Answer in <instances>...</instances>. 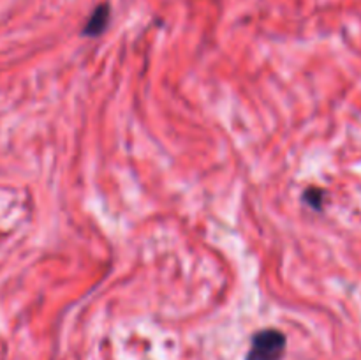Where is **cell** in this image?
<instances>
[{"label":"cell","instance_id":"1","mask_svg":"<svg viewBox=\"0 0 361 360\" xmlns=\"http://www.w3.org/2000/svg\"><path fill=\"white\" fill-rule=\"evenodd\" d=\"M288 348L284 332L277 328H263L250 339L247 360H282Z\"/></svg>","mask_w":361,"mask_h":360},{"label":"cell","instance_id":"2","mask_svg":"<svg viewBox=\"0 0 361 360\" xmlns=\"http://www.w3.org/2000/svg\"><path fill=\"white\" fill-rule=\"evenodd\" d=\"M109 16H111V9H109L108 4H101L99 7H95L94 13L88 18L87 25L83 27V32L81 34L87 35V37H97L102 32L108 28Z\"/></svg>","mask_w":361,"mask_h":360},{"label":"cell","instance_id":"3","mask_svg":"<svg viewBox=\"0 0 361 360\" xmlns=\"http://www.w3.org/2000/svg\"><path fill=\"white\" fill-rule=\"evenodd\" d=\"M324 196H326V194H324V191L319 189V187H310V189H307L305 193H303V200H305L314 210H321V208H323Z\"/></svg>","mask_w":361,"mask_h":360}]
</instances>
